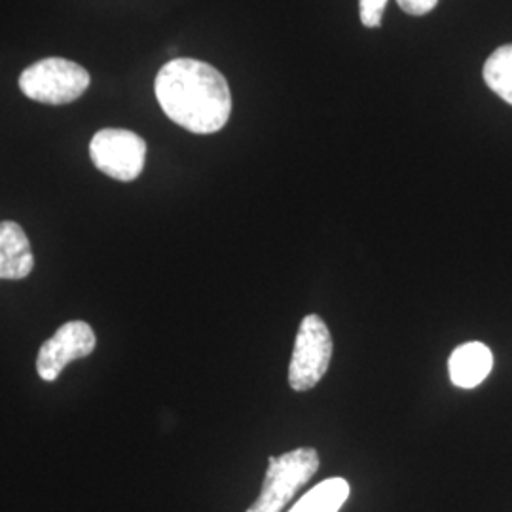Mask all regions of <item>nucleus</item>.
Listing matches in <instances>:
<instances>
[{
    "label": "nucleus",
    "instance_id": "obj_11",
    "mask_svg": "<svg viewBox=\"0 0 512 512\" xmlns=\"http://www.w3.org/2000/svg\"><path fill=\"white\" fill-rule=\"evenodd\" d=\"M387 0H359L361 23L368 29H376L382 25Z\"/></svg>",
    "mask_w": 512,
    "mask_h": 512
},
{
    "label": "nucleus",
    "instance_id": "obj_2",
    "mask_svg": "<svg viewBox=\"0 0 512 512\" xmlns=\"http://www.w3.org/2000/svg\"><path fill=\"white\" fill-rule=\"evenodd\" d=\"M90 84V73L82 65L63 57L40 59L19 76V90L23 95L44 105L73 103Z\"/></svg>",
    "mask_w": 512,
    "mask_h": 512
},
{
    "label": "nucleus",
    "instance_id": "obj_7",
    "mask_svg": "<svg viewBox=\"0 0 512 512\" xmlns=\"http://www.w3.org/2000/svg\"><path fill=\"white\" fill-rule=\"evenodd\" d=\"M35 256L25 230L14 220L0 222V279L18 281L31 275Z\"/></svg>",
    "mask_w": 512,
    "mask_h": 512
},
{
    "label": "nucleus",
    "instance_id": "obj_1",
    "mask_svg": "<svg viewBox=\"0 0 512 512\" xmlns=\"http://www.w3.org/2000/svg\"><path fill=\"white\" fill-rule=\"evenodd\" d=\"M154 92L169 120L196 135L217 133L232 114V93L226 78L209 63L177 57L165 63Z\"/></svg>",
    "mask_w": 512,
    "mask_h": 512
},
{
    "label": "nucleus",
    "instance_id": "obj_9",
    "mask_svg": "<svg viewBox=\"0 0 512 512\" xmlns=\"http://www.w3.org/2000/svg\"><path fill=\"white\" fill-rule=\"evenodd\" d=\"M348 497V480L329 478L311 488L289 512H338Z\"/></svg>",
    "mask_w": 512,
    "mask_h": 512
},
{
    "label": "nucleus",
    "instance_id": "obj_5",
    "mask_svg": "<svg viewBox=\"0 0 512 512\" xmlns=\"http://www.w3.org/2000/svg\"><path fill=\"white\" fill-rule=\"evenodd\" d=\"M332 357V338L319 315L302 319L289 365V384L294 391H310L327 374Z\"/></svg>",
    "mask_w": 512,
    "mask_h": 512
},
{
    "label": "nucleus",
    "instance_id": "obj_12",
    "mask_svg": "<svg viewBox=\"0 0 512 512\" xmlns=\"http://www.w3.org/2000/svg\"><path fill=\"white\" fill-rule=\"evenodd\" d=\"M397 4L401 6L404 14L410 16H425L429 12H433L439 4V0H397Z\"/></svg>",
    "mask_w": 512,
    "mask_h": 512
},
{
    "label": "nucleus",
    "instance_id": "obj_6",
    "mask_svg": "<svg viewBox=\"0 0 512 512\" xmlns=\"http://www.w3.org/2000/svg\"><path fill=\"white\" fill-rule=\"evenodd\" d=\"M95 344L97 338L88 323H65L38 351L37 372L40 380L55 382L69 363L92 355Z\"/></svg>",
    "mask_w": 512,
    "mask_h": 512
},
{
    "label": "nucleus",
    "instance_id": "obj_3",
    "mask_svg": "<svg viewBox=\"0 0 512 512\" xmlns=\"http://www.w3.org/2000/svg\"><path fill=\"white\" fill-rule=\"evenodd\" d=\"M319 463L321 461L315 448H298L277 458L272 456L262 492L247 512L283 511L294 494L317 473Z\"/></svg>",
    "mask_w": 512,
    "mask_h": 512
},
{
    "label": "nucleus",
    "instance_id": "obj_10",
    "mask_svg": "<svg viewBox=\"0 0 512 512\" xmlns=\"http://www.w3.org/2000/svg\"><path fill=\"white\" fill-rule=\"evenodd\" d=\"M484 82L505 103L512 105V44L497 48L484 63Z\"/></svg>",
    "mask_w": 512,
    "mask_h": 512
},
{
    "label": "nucleus",
    "instance_id": "obj_8",
    "mask_svg": "<svg viewBox=\"0 0 512 512\" xmlns=\"http://www.w3.org/2000/svg\"><path fill=\"white\" fill-rule=\"evenodd\" d=\"M492 366L494 355L482 342H469L459 346L454 349L448 361L452 384L463 389H473L476 385L482 384L490 376Z\"/></svg>",
    "mask_w": 512,
    "mask_h": 512
},
{
    "label": "nucleus",
    "instance_id": "obj_4",
    "mask_svg": "<svg viewBox=\"0 0 512 512\" xmlns=\"http://www.w3.org/2000/svg\"><path fill=\"white\" fill-rule=\"evenodd\" d=\"M90 158L93 165L110 179L131 183L143 173L147 143L128 129H101L93 135Z\"/></svg>",
    "mask_w": 512,
    "mask_h": 512
}]
</instances>
